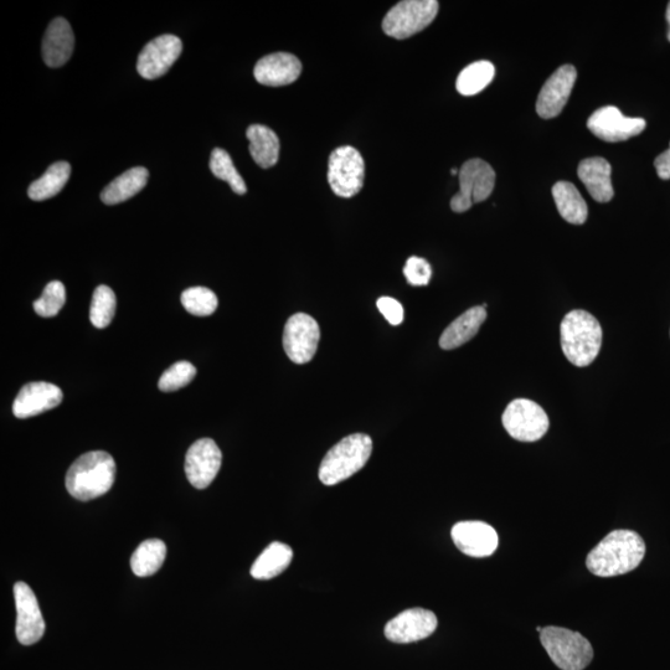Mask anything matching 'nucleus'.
I'll list each match as a JSON object with an SVG mask.
<instances>
[{
  "label": "nucleus",
  "instance_id": "5701e85b",
  "mask_svg": "<svg viewBox=\"0 0 670 670\" xmlns=\"http://www.w3.org/2000/svg\"><path fill=\"white\" fill-rule=\"evenodd\" d=\"M250 153L257 166L268 169L275 167L280 158V139L277 134L264 125H252L247 128Z\"/></svg>",
  "mask_w": 670,
  "mask_h": 670
},
{
  "label": "nucleus",
  "instance_id": "f3484780",
  "mask_svg": "<svg viewBox=\"0 0 670 670\" xmlns=\"http://www.w3.org/2000/svg\"><path fill=\"white\" fill-rule=\"evenodd\" d=\"M452 540L458 550L471 558H488L498 549V534L483 522H461L452 528Z\"/></svg>",
  "mask_w": 670,
  "mask_h": 670
},
{
  "label": "nucleus",
  "instance_id": "f03ea898",
  "mask_svg": "<svg viewBox=\"0 0 670 670\" xmlns=\"http://www.w3.org/2000/svg\"><path fill=\"white\" fill-rule=\"evenodd\" d=\"M116 463L110 453H85L66 474V488L72 497L89 502L106 494L115 483Z\"/></svg>",
  "mask_w": 670,
  "mask_h": 670
},
{
  "label": "nucleus",
  "instance_id": "aec40b11",
  "mask_svg": "<svg viewBox=\"0 0 670 670\" xmlns=\"http://www.w3.org/2000/svg\"><path fill=\"white\" fill-rule=\"evenodd\" d=\"M75 49V35L69 22L56 18L50 23L43 40V59L49 67L64 66Z\"/></svg>",
  "mask_w": 670,
  "mask_h": 670
},
{
  "label": "nucleus",
  "instance_id": "cd10ccee",
  "mask_svg": "<svg viewBox=\"0 0 670 670\" xmlns=\"http://www.w3.org/2000/svg\"><path fill=\"white\" fill-rule=\"evenodd\" d=\"M71 174L70 164L67 162L54 163L44 173L43 177L35 180L28 189L29 198L34 201H43L54 198L69 182Z\"/></svg>",
  "mask_w": 670,
  "mask_h": 670
},
{
  "label": "nucleus",
  "instance_id": "7ed1b4c3",
  "mask_svg": "<svg viewBox=\"0 0 670 670\" xmlns=\"http://www.w3.org/2000/svg\"><path fill=\"white\" fill-rule=\"evenodd\" d=\"M561 348L575 367L585 368L595 362L602 345V328L589 312L576 309L566 314L560 327Z\"/></svg>",
  "mask_w": 670,
  "mask_h": 670
},
{
  "label": "nucleus",
  "instance_id": "58836bf2",
  "mask_svg": "<svg viewBox=\"0 0 670 670\" xmlns=\"http://www.w3.org/2000/svg\"><path fill=\"white\" fill-rule=\"evenodd\" d=\"M458 173H460V172H458L457 169H452V170H451V174H452V175H457Z\"/></svg>",
  "mask_w": 670,
  "mask_h": 670
},
{
  "label": "nucleus",
  "instance_id": "a211bd4d",
  "mask_svg": "<svg viewBox=\"0 0 670 670\" xmlns=\"http://www.w3.org/2000/svg\"><path fill=\"white\" fill-rule=\"evenodd\" d=\"M63 398V391L54 384L45 381L29 383L23 386L14 400L13 412L18 419H29L55 409Z\"/></svg>",
  "mask_w": 670,
  "mask_h": 670
},
{
  "label": "nucleus",
  "instance_id": "f257e3e1",
  "mask_svg": "<svg viewBox=\"0 0 670 670\" xmlns=\"http://www.w3.org/2000/svg\"><path fill=\"white\" fill-rule=\"evenodd\" d=\"M646 555V544L633 530H613L591 550L586 559L587 569L599 577L628 574L638 568Z\"/></svg>",
  "mask_w": 670,
  "mask_h": 670
},
{
  "label": "nucleus",
  "instance_id": "0eeeda50",
  "mask_svg": "<svg viewBox=\"0 0 670 670\" xmlns=\"http://www.w3.org/2000/svg\"><path fill=\"white\" fill-rule=\"evenodd\" d=\"M458 177L460 192L451 200V209L455 213H465L473 204L487 200L496 185V172L487 162L478 158L463 164Z\"/></svg>",
  "mask_w": 670,
  "mask_h": 670
},
{
  "label": "nucleus",
  "instance_id": "f704fd0d",
  "mask_svg": "<svg viewBox=\"0 0 670 670\" xmlns=\"http://www.w3.org/2000/svg\"><path fill=\"white\" fill-rule=\"evenodd\" d=\"M404 275L411 286H427L432 277V268L425 259L412 256L406 261Z\"/></svg>",
  "mask_w": 670,
  "mask_h": 670
},
{
  "label": "nucleus",
  "instance_id": "2f4dec72",
  "mask_svg": "<svg viewBox=\"0 0 670 670\" xmlns=\"http://www.w3.org/2000/svg\"><path fill=\"white\" fill-rule=\"evenodd\" d=\"M182 303L193 316L208 317L218 309V297L209 288L192 287L182 293Z\"/></svg>",
  "mask_w": 670,
  "mask_h": 670
},
{
  "label": "nucleus",
  "instance_id": "2eb2a0df",
  "mask_svg": "<svg viewBox=\"0 0 670 670\" xmlns=\"http://www.w3.org/2000/svg\"><path fill=\"white\" fill-rule=\"evenodd\" d=\"M437 623L434 612L425 608H410L388 622L385 636L394 643L419 642L436 631Z\"/></svg>",
  "mask_w": 670,
  "mask_h": 670
},
{
  "label": "nucleus",
  "instance_id": "393cba45",
  "mask_svg": "<svg viewBox=\"0 0 670 670\" xmlns=\"http://www.w3.org/2000/svg\"><path fill=\"white\" fill-rule=\"evenodd\" d=\"M293 559V550L287 544L275 541L262 551L251 568V576L256 580H271L282 574Z\"/></svg>",
  "mask_w": 670,
  "mask_h": 670
},
{
  "label": "nucleus",
  "instance_id": "4c0bfd02",
  "mask_svg": "<svg viewBox=\"0 0 670 670\" xmlns=\"http://www.w3.org/2000/svg\"><path fill=\"white\" fill-rule=\"evenodd\" d=\"M667 22L669 24L668 40L670 41V3L667 9Z\"/></svg>",
  "mask_w": 670,
  "mask_h": 670
},
{
  "label": "nucleus",
  "instance_id": "473e14b6",
  "mask_svg": "<svg viewBox=\"0 0 670 670\" xmlns=\"http://www.w3.org/2000/svg\"><path fill=\"white\" fill-rule=\"evenodd\" d=\"M65 302V286L60 281H53L45 287L43 296H41L38 301L34 302V311L38 313L40 317H55L58 316V313L61 311V308L64 307Z\"/></svg>",
  "mask_w": 670,
  "mask_h": 670
},
{
  "label": "nucleus",
  "instance_id": "20e7f679",
  "mask_svg": "<svg viewBox=\"0 0 670 670\" xmlns=\"http://www.w3.org/2000/svg\"><path fill=\"white\" fill-rule=\"evenodd\" d=\"M373 452L370 436L353 434L343 438L328 451L319 467V479L324 486H335L367 465Z\"/></svg>",
  "mask_w": 670,
  "mask_h": 670
},
{
  "label": "nucleus",
  "instance_id": "ddd939ff",
  "mask_svg": "<svg viewBox=\"0 0 670 670\" xmlns=\"http://www.w3.org/2000/svg\"><path fill=\"white\" fill-rule=\"evenodd\" d=\"M15 606H17V638L23 646H32L43 638L45 621L34 591L25 582L14 585Z\"/></svg>",
  "mask_w": 670,
  "mask_h": 670
},
{
  "label": "nucleus",
  "instance_id": "c756f323",
  "mask_svg": "<svg viewBox=\"0 0 670 670\" xmlns=\"http://www.w3.org/2000/svg\"><path fill=\"white\" fill-rule=\"evenodd\" d=\"M210 169L216 178L229 183L233 192L239 195L246 194L247 188L245 180L242 179L240 173L237 172L230 154L224 151V149L215 148L213 153H211Z\"/></svg>",
  "mask_w": 670,
  "mask_h": 670
},
{
  "label": "nucleus",
  "instance_id": "6ab92c4d",
  "mask_svg": "<svg viewBox=\"0 0 670 670\" xmlns=\"http://www.w3.org/2000/svg\"><path fill=\"white\" fill-rule=\"evenodd\" d=\"M302 72V64L297 56L276 53L265 56L256 64L254 75L259 84L280 87L293 84Z\"/></svg>",
  "mask_w": 670,
  "mask_h": 670
},
{
  "label": "nucleus",
  "instance_id": "6e6552de",
  "mask_svg": "<svg viewBox=\"0 0 670 670\" xmlns=\"http://www.w3.org/2000/svg\"><path fill=\"white\" fill-rule=\"evenodd\" d=\"M365 163L358 149L343 146L329 158L328 182L340 198H353L363 189Z\"/></svg>",
  "mask_w": 670,
  "mask_h": 670
},
{
  "label": "nucleus",
  "instance_id": "412c9836",
  "mask_svg": "<svg viewBox=\"0 0 670 670\" xmlns=\"http://www.w3.org/2000/svg\"><path fill=\"white\" fill-rule=\"evenodd\" d=\"M611 173V164L601 157L587 158L577 168L581 182L585 184L591 197L599 203H608L615 195Z\"/></svg>",
  "mask_w": 670,
  "mask_h": 670
},
{
  "label": "nucleus",
  "instance_id": "4be33fe9",
  "mask_svg": "<svg viewBox=\"0 0 670 670\" xmlns=\"http://www.w3.org/2000/svg\"><path fill=\"white\" fill-rule=\"evenodd\" d=\"M487 304L473 307L453 321L445 329L440 338V347L452 350L462 347L463 344L476 337L479 328L487 319Z\"/></svg>",
  "mask_w": 670,
  "mask_h": 670
},
{
  "label": "nucleus",
  "instance_id": "c9c22d12",
  "mask_svg": "<svg viewBox=\"0 0 670 670\" xmlns=\"http://www.w3.org/2000/svg\"><path fill=\"white\" fill-rule=\"evenodd\" d=\"M376 306H378L380 313L383 314L391 326H399V324L404 322V307H402L399 301L394 300V298L381 297L376 302Z\"/></svg>",
  "mask_w": 670,
  "mask_h": 670
},
{
  "label": "nucleus",
  "instance_id": "39448f33",
  "mask_svg": "<svg viewBox=\"0 0 670 670\" xmlns=\"http://www.w3.org/2000/svg\"><path fill=\"white\" fill-rule=\"evenodd\" d=\"M540 641L551 661L561 670H584L594 659L589 639L568 628L545 627L540 632Z\"/></svg>",
  "mask_w": 670,
  "mask_h": 670
},
{
  "label": "nucleus",
  "instance_id": "a878e982",
  "mask_svg": "<svg viewBox=\"0 0 670 670\" xmlns=\"http://www.w3.org/2000/svg\"><path fill=\"white\" fill-rule=\"evenodd\" d=\"M553 197L556 208L563 219L570 224L582 225L586 223L589 209L579 190L569 182H559L553 187Z\"/></svg>",
  "mask_w": 670,
  "mask_h": 670
},
{
  "label": "nucleus",
  "instance_id": "bb28decb",
  "mask_svg": "<svg viewBox=\"0 0 670 670\" xmlns=\"http://www.w3.org/2000/svg\"><path fill=\"white\" fill-rule=\"evenodd\" d=\"M167 556V545L159 539L143 541L131 558V569L138 577L152 576L162 568Z\"/></svg>",
  "mask_w": 670,
  "mask_h": 670
},
{
  "label": "nucleus",
  "instance_id": "423d86ee",
  "mask_svg": "<svg viewBox=\"0 0 670 670\" xmlns=\"http://www.w3.org/2000/svg\"><path fill=\"white\" fill-rule=\"evenodd\" d=\"M437 13L436 0H405L386 14L383 30L391 38L404 40L429 27Z\"/></svg>",
  "mask_w": 670,
  "mask_h": 670
},
{
  "label": "nucleus",
  "instance_id": "7c9ffc66",
  "mask_svg": "<svg viewBox=\"0 0 670 670\" xmlns=\"http://www.w3.org/2000/svg\"><path fill=\"white\" fill-rule=\"evenodd\" d=\"M116 295L110 287L99 286L92 296L90 307V321L96 328L103 329L110 326L116 313Z\"/></svg>",
  "mask_w": 670,
  "mask_h": 670
},
{
  "label": "nucleus",
  "instance_id": "72a5a7b5",
  "mask_svg": "<svg viewBox=\"0 0 670 670\" xmlns=\"http://www.w3.org/2000/svg\"><path fill=\"white\" fill-rule=\"evenodd\" d=\"M197 375V369L189 362H178L172 365L169 369L164 371L161 379H159V390L163 393H172L184 386L192 383Z\"/></svg>",
  "mask_w": 670,
  "mask_h": 670
},
{
  "label": "nucleus",
  "instance_id": "1a4fd4ad",
  "mask_svg": "<svg viewBox=\"0 0 670 670\" xmlns=\"http://www.w3.org/2000/svg\"><path fill=\"white\" fill-rule=\"evenodd\" d=\"M502 421L508 434L520 442L541 440L550 425L549 417L543 407L528 399L510 402L504 411Z\"/></svg>",
  "mask_w": 670,
  "mask_h": 670
},
{
  "label": "nucleus",
  "instance_id": "9d476101",
  "mask_svg": "<svg viewBox=\"0 0 670 670\" xmlns=\"http://www.w3.org/2000/svg\"><path fill=\"white\" fill-rule=\"evenodd\" d=\"M321 329L316 319L296 313L288 319L283 331V349L295 364L311 362L317 353Z\"/></svg>",
  "mask_w": 670,
  "mask_h": 670
},
{
  "label": "nucleus",
  "instance_id": "4468645a",
  "mask_svg": "<svg viewBox=\"0 0 670 670\" xmlns=\"http://www.w3.org/2000/svg\"><path fill=\"white\" fill-rule=\"evenodd\" d=\"M220 448L211 438H201L190 446L185 458V473L190 484L198 489H205L213 483L220 471Z\"/></svg>",
  "mask_w": 670,
  "mask_h": 670
},
{
  "label": "nucleus",
  "instance_id": "ea45409f",
  "mask_svg": "<svg viewBox=\"0 0 670 670\" xmlns=\"http://www.w3.org/2000/svg\"><path fill=\"white\" fill-rule=\"evenodd\" d=\"M536 631H538V632L540 633L541 631H543V628H541V627H536Z\"/></svg>",
  "mask_w": 670,
  "mask_h": 670
},
{
  "label": "nucleus",
  "instance_id": "c85d7f7f",
  "mask_svg": "<svg viewBox=\"0 0 670 670\" xmlns=\"http://www.w3.org/2000/svg\"><path fill=\"white\" fill-rule=\"evenodd\" d=\"M496 76V67L489 61H477L468 65L458 75L457 91L463 96H474L482 92Z\"/></svg>",
  "mask_w": 670,
  "mask_h": 670
},
{
  "label": "nucleus",
  "instance_id": "b1692460",
  "mask_svg": "<svg viewBox=\"0 0 670 670\" xmlns=\"http://www.w3.org/2000/svg\"><path fill=\"white\" fill-rule=\"evenodd\" d=\"M149 173L146 168L136 167L120 175L107 185L101 194L106 205H117L137 195L146 188Z\"/></svg>",
  "mask_w": 670,
  "mask_h": 670
},
{
  "label": "nucleus",
  "instance_id": "dca6fc26",
  "mask_svg": "<svg viewBox=\"0 0 670 670\" xmlns=\"http://www.w3.org/2000/svg\"><path fill=\"white\" fill-rule=\"evenodd\" d=\"M577 79V71L572 65H563L549 77L541 89L536 112L541 118L550 120L558 117L569 101Z\"/></svg>",
  "mask_w": 670,
  "mask_h": 670
},
{
  "label": "nucleus",
  "instance_id": "f8f14e48",
  "mask_svg": "<svg viewBox=\"0 0 670 670\" xmlns=\"http://www.w3.org/2000/svg\"><path fill=\"white\" fill-rule=\"evenodd\" d=\"M643 118H631L622 115L617 107L607 106L592 113L587 127L596 137L608 143L627 141L646 130Z\"/></svg>",
  "mask_w": 670,
  "mask_h": 670
},
{
  "label": "nucleus",
  "instance_id": "e433bc0d",
  "mask_svg": "<svg viewBox=\"0 0 670 670\" xmlns=\"http://www.w3.org/2000/svg\"><path fill=\"white\" fill-rule=\"evenodd\" d=\"M654 167L657 169L658 177L663 180L670 179V146L666 152L659 154L654 161Z\"/></svg>",
  "mask_w": 670,
  "mask_h": 670
},
{
  "label": "nucleus",
  "instance_id": "9b49d317",
  "mask_svg": "<svg viewBox=\"0 0 670 670\" xmlns=\"http://www.w3.org/2000/svg\"><path fill=\"white\" fill-rule=\"evenodd\" d=\"M183 51L182 40L175 35H161L149 41L138 56V74L146 80L166 75Z\"/></svg>",
  "mask_w": 670,
  "mask_h": 670
}]
</instances>
